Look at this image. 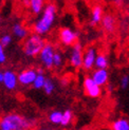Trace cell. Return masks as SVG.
I'll return each instance as SVG.
<instances>
[{"instance_id":"obj_1","label":"cell","mask_w":129,"mask_h":130,"mask_svg":"<svg viewBox=\"0 0 129 130\" xmlns=\"http://www.w3.org/2000/svg\"><path fill=\"white\" fill-rule=\"evenodd\" d=\"M57 9L55 4L48 3L41 13V16L36 20L33 25V32L38 35H46L53 28L55 19H56Z\"/></svg>"},{"instance_id":"obj_2","label":"cell","mask_w":129,"mask_h":130,"mask_svg":"<svg viewBox=\"0 0 129 130\" xmlns=\"http://www.w3.org/2000/svg\"><path fill=\"white\" fill-rule=\"evenodd\" d=\"M46 40L41 35H38L36 33L30 34L23 41L22 51L25 56L35 57L40 54V52L46 45Z\"/></svg>"},{"instance_id":"obj_3","label":"cell","mask_w":129,"mask_h":130,"mask_svg":"<svg viewBox=\"0 0 129 130\" xmlns=\"http://www.w3.org/2000/svg\"><path fill=\"white\" fill-rule=\"evenodd\" d=\"M32 124L23 116L11 113L0 120V129L3 130H28Z\"/></svg>"},{"instance_id":"obj_4","label":"cell","mask_w":129,"mask_h":130,"mask_svg":"<svg viewBox=\"0 0 129 130\" xmlns=\"http://www.w3.org/2000/svg\"><path fill=\"white\" fill-rule=\"evenodd\" d=\"M84 48L80 42H76L72 45L69 55V63L74 69L83 68V59H84Z\"/></svg>"},{"instance_id":"obj_5","label":"cell","mask_w":129,"mask_h":130,"mask_svg":"<svg viewBox=\"0 0 129 130\" xmlns=\"http://www.w3.org/2000/svg\"><path fill=\"white\" fill-rule=\"evenodd\" d=\"M55 48L52 43L47 42L46 45L41 50L39 56V61L46 69H52L54 68L53 66V59H54V54H55Z\"/></svg>"},{"instance_id":"obj_6","label":"cell","mask_w":129,"mask_h":130,"mask_svg":"<svg viewBox=\"0 0 129 130\" xmlns=\"http://www.w3.org/2000/svg\"><path fill=\"white\" fill-rule=\"evenodd\" d=\"M58 38L60 42L66 47H72L77 42L78 33L71 28H61L58 32Z\"/></svg>"},{"instance_id":"obj_7","label":"cell","mask_w":129,"mask_h":130,"mask_svg":"<svg viewBox=\"0 0 129 130\" xmlns=\"http://www.w3.org/2000/svg\"><path fill=\"white\" fill-rule=\"evenodd\" d=\"M83 87L85 93L92 97V99H98L102 95V87L96 84L91 76H86L83 82Z\"/></svg>"},{"instance_id":"obj_8","label":"cell","mask_w":129,"mask_h":130,"mask_svg":"<svg viewBox=\"0 0 129 130\" xmlns=\"http://www.w3.org/2000/svg\"><path fill=\"white\" fill-rule=\"evenodd\" d=\"M98 50L94 47H88L84 51V59H83V69L86 71H91L95 68V60L98 57Z\"/></svg>"},{"instance_id":"obj_9","label":"cell","mask_w":129,"mask_h":130,"mask_svg":"<svg viewBox=\"0 0 129 130\" xmlns=\"http://www.w3.org/2000/svg\"><path fill=\"white\" fill-rule=\"evenodd\" d=\"M37 76V70L34 68H27L18 73V82L22 86H31Z\"/></svg>"},{"instance_id":"obj_10","label":"cell","mask_w":129,"mask_h":130,"mask_svg":"<svg viewBox=\"0 0 129 130\" xmlns=\"http://www.w3.org/2000/svg\"><path fill=\"white\" fill-rule=\"evenodd\" d=\"M102 28L104 30L106 33L108 34H112L113 32L115 31L118 27V20H117V17H115L113 14L111 13H108V14H105L104 17L102 19Z\"/></svg>"},{"instance_id":"obj_11","label":"cell","mask_w":129,"mask_h":130,"mask_svg":"<svg viewBox=\"0 0 129 130\" xmlns=\"http://www.w3.org/2000/svg\"><path fill=\"white\" fill-rule=\"evenodd\" d=\"M2 84L8 90H14L16 89L17 85L19 84L18 82V75L12 70H6L4 71V77Z\"/></svg>"},{"instance_id":"obj_12","label":"cell","mask_w":129,"mask_h":130,"mask_svg":"<svg viewBox=\"0 0 129 130\" xmlns=\"http://www.w3.org/2000/svg\"><path fill=\"white\" fill-rule=\"evenodd\" d=\"M104 8L101 4H95L91 9V14H90V25L95 27L102 22V19L104 17Z\"/></svg>"},{"instance_id":"obj_13","label":"cell","mask_w":129,"mask_h":130,"mask_svg":"<svg viewBox=\"0 0 129 130\" xmlns=\"http://www.w3.org/2000/svg\"><path fill=\"white\" fill-rule=\"evenodd\" d=\"M91 77L99 86L103 87L107 85L109 80V72L107 69H95L92 71Z\"/></svg>"},{"instance_id":"obj_14","label":"cell","mask_w":129,"mask_h":130,"mask_svg":"<svg viewBox=\"0 0 129 130\" xmlns=\"http://www.w3.org/2000/svg\"><path fill=\"white\" fill-rule=\"evenodd\" d=\"M13 34H14L17 38L19 39H25L30 34H29V30L24 27L23 24L19 23V22H16L14 25H13Z\"/></svg>"},{"instance_id":"obj_15","label":"cell","mask_w":129,"mask_h":130,"mask_svg":"<svg viewBox=\"0 0 129 130\" xmlns=\"http://www.w3.org/2000/svg\"><path fill=\"white\" fill-rule=\"evenodd\" d=\"M29 6L31 12L35 15H39L44 9V0H29Z\"/></svg>"},{"instance_id":"obj_16","label":"cell","mask_w":129,"mask_h":130,"mask_svg":"<svg viewBox=\"0 0 129 130\" xmlns=\"http://www.w3.org/2000/svg\"><path fill=\"white\" fill-rule=\"evenodd\" d=\"M46 80H47V77H46V75H44L43 71L41 69H38L37 70V76H36V78H35V80H34L32 86H33L35 89H42Z\"/></svg>"},{"instance_id":"obj_17","label":"cell","mask_w":129,"mask_h":130,"mask_svg":"<svg viewBox=\"0 0 129 130\" xmlns=\"http://www.w3.org/2000/svg\"><path fill=\"white\" fill-rule=\"evenodd\" d=\"M109 67V59L107 55L100 53L98 54V57H96L95 60V69H108Z\"/></svg>"},{"instance_id":"obj_18","label":"cell","mask_w":129,"mask_h":130,"mask_svg":"<svg viewBox=\"0 0 129 130\" xmlns=\"http://www.w3.org/2000/svg\"><path fill=\"white\" fill-rule=\"evenodd\" d=\"M112 130H129V121L127 119H118L112 123Z\"/></svg>"},{"instance_id":"obj_19","label":"cell","mask_w":129,"mask_h":130,"mask_svg":"<svg viewBox=\"0 0 129 130\" xmlns=\"http://www.w3.org/2000/svg\"><path fill=\"white\" fill-rule=\"evenodd\" d=\"M49 120L53 124H61L62 120V112L61 111H53L49 115Z\"/></svg>"},{"instance_id":"obj_20","label":"cell","mask_w":129,"mask_h":130,"mask_svg":"<svg viewBox=\"0 0 129 130\" xmlns=\"http://www.w3.org/2000/svg\"><path fill=\"white\" fill-rule=\"evenodd\" d=\"M43 91H44V93L50 95V94H52L53 93V91L55 89V84L54 82L51 79V78H47L46 83H44V86H43Z\"/></svg>"},{"instance_id":"obj_21","label":"cell","mask_w":129,"mask_h":130,"mask_svg":"<svg viewBox=\"0 0 129 130\" xmlns=\"http://www.w3.org/2000/svg\"><path fill=\"white\" fill-rule=\"evenodd\" d=\"M63 64V56L60 52L56 51L54 54V59H53V66L54 68H60Z\"/></svg>"},{"instance_id":"obj_22","label":"cell","mask_w":129,"mask_h":130,"mask_svg":"<svg viewBox=\"0 0 129 130\" xmlns=\"http://www.w3.org/2000/svg\"><path fill=\"white\" fill-rule=\"evenodd\" d=\"M72 111L71 110H66V111L62 112V120H61V124L62 126H67L68 124H70L71 120H72Z\"/></svg>"},{"instance_id":"obj_23","label":"cell","mask_w":129,"mask_h":130,"mask_svg":"<svg viewBox=\"0 0 129 130\" xmlns=\"http://www.w3.org/2000/svg\"><path fill=\"white\" fill-rule=\"evenodd\" d=\"M12 42V36L9 34H4L0 37V43H1L3 47H8Z\"/></svg>"},{"instance_id":"obj_24","label":"cell","mask_w":129,"mask_h":130,"mask_svg":"<svg viewBox=\"0 0 129 130\" xmlns=\"http://www.w3.org/2000/svg\"><path fill=\"white\" fill-rule=\"evenodd\" d=\"M120 86H121V88L123 89V90H125V89H127L129 87V75L125 74V75H123V76L121 77V79H120Z\"/></svg>"},{"instance_id":"obj_25","label":"cell","mask_w":129,"mask_h":130,"mask_svg":"<svg viewBox=\"0 0 129 130\" xmlns=\"http://www.w3.org/2000/svg\"><path fill=\"white\" fill-rule=\"evenodd\" d=\"M6 61V54H5V50L4 47L0 43V63H4Z\"/></svg>"},{"instance_id":"obj_26","label":"cell","mask_w":129,"mask_h":130,"mask_svg":"<svg viewBox=\"0 0 129 130\" xmlns=\"http://www.w3.org/2000/svg\"><path fill=\"white\" fill-rule=\"evenodd\" d=\"M110 2L113 3L115 6H118V8H121V6L124 5L125 0H110Z\"/></svg>"},{"instance_id":"obj_27","label":"cell","mask_w":129,"mask_h":130,"mask_svg":"<svg viewBox=\"0 0 129 130\" xmlns=\"http://www.w3.org/2000/svg\"><path fill=\"white\" fill-rule=\"evenodd\" d=\"M3 77H4V72L0 71V83H2V82H3Z\"/></svg>"},{"instance_id":"obj_28","label":"cell","mask_w":129,"mask_h":130,"mask_svg":"<svg viewBox=\"0 0 129 130\" xmlns=\"http://www.w3.org/2000/svg\"><path fill=\"white\" fill-rule=\"evenodd\" d=\"M0 130H3V129H0Z\"/></svg>"}]
</instances>
